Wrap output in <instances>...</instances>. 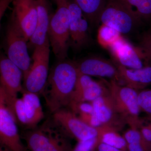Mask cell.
<instances>
[{"label": "cell", "instance_id": "28", "mask_svg": "<svg viewBox=\"0 0 151 151\" xmlns=\"http://www.w3.org/2000/svg\"><path fill=\"white\" fill-rule=\"evenodd\" d=\"M71 111L76 114L94 113V109L92 103L81 102L69 106Z\"/></svg>", "mask_w": 151, "mask_h": 151}, {"label": "cell", "instance_id": "3", "mask_svg": "<svg viewBox=\"0 0 151 151\" xmlns=\"http://www.w3.org/2000/svg\"><path fill=\"white\" fill-rule=\"evenodd\" d=\"M109 93L117 111L130 128L139 129L143 125L140 118L141 109L138 103V92L126 86H122L114 80L106 81Z\"/></svg>", "mask_w": 151, "mask_h": 151}, {"label": "cell", "instance_id": "13", "mask_svg": "<svg viewBox=\"0 0 151 151\" xmlns=\"http://www.w3.org/2000/svg\"><path fill=\"white\" fill-rule=\"evenodd\" d=\"M22 71L8 58L2 57L0 61V90L7 98L17 97L19 92L23 91L22 85Z\"/></svg>", "mask_w": 151, "mask_h": 151}, {"label": "cell", "instance_id": "19", "mask_svg": "<svg viewBox=\"0 0 151 151\" xmlns=\"http://www.w3.org/2000/svg\"><path fill=\"white\" fill-rule=\"evenodd\" d=\"M27 118V127L33 128L43 119L44 113L37 94L24 91L22 97Z\"/></svg>", "mask_w": 151, "mask_h": 151}, {"label": "cell", "instance_id": "12", "mask_svg": "<svg viewBox=\"0 0 151 151\" xmlns=\"http://www.w3.org/2000/svg\"><path fill=\"white\" fill-rule=\"evenodd\" d=\"M109 92L106 81H97L89 76L79 73L76 86L68 106L81 102L92 103Z\"/></svg>", "mask_w": 151, "mask_h": 151}, {"label": "cell", "instance_id": "33", "mask_svg": "<svg viewBox=\"0 0 151 151\" xmlns=\"http://www.w3.org/2000/svg\"><path fill=\"white\" fill-rule=\"evenodd\" d=\"M70 0H55L57 5L68 4Z\"/></svg>", "mask_w": 151, "mask_h": 151}, {"label": "cell", "instance_id": "24", "mask_svg": "<svg viewBox=\"0 0 151 151\" xmlns=\"http://www.w3.org/2000/svg\"><path fill=\"white\" fill-rule=\"evenodd\" d=\"M122 37L121 33L106 25L102 24L98 29L97 42L100 46L106 49L109 50Z\"/></svg>", "mask_w": 151, "mask_h": 151}, {"label": "cell", "instance_id": "10", "mask_svg": "<svg viewBox=\"0 0 151 151\" xmlns=\"http://www.w3.org/2000/svg\"><path fill=\"white\" fill-rule=\"evenodd\" d=\"M0 142L12 151H27L19 134L17 122L12 113L0 99Z\"/></svg>", "mask_w": 151, "mask_h": 151}, {"label": "cell", "instance_id": "8", "mask_svg": "<svg viewBox=\"0 0 151 151\" xmlns=\"http://www.w3.org/2000/svg\"><path fill=\"white\" fill-rule=\"evenodd\" d=\"M27 41L18 27L11 19L6 32L7 57L22 70L24 77L31 67Z\"/></svg>", "mask_w": 151, "mask_h": 151}, {"label": "cell", "instance_id": "15", "mask_svg": "<svg viewBox=\"0 0 151 151\" xmlns=\"http://www.w3.org/2000/svg\"><path fill=\"white\" fill-rule=\"evenodd\" d=\"M68 7L70 14V42L75 48L79 49L86 45L89 40V22L73 0L69 1Z\"/></svg>", "mask_w": 151, "mask_h": 151}, {"label": "cell", "instance_id": "32", "mask_svg": "<svg viewBox=\"0 0 151 151\" xmlns=\"http://www.w3.org/2000/svg\"><path fill=\"white\" fill-rule=\"evenodd\" d=\"M97 151H125L108 145L103 143H100L97 146Z\"/></svg>", "mask_w": 151, "mask_h": 151}, {"label": "cell", "instance_id": "26", "mask_svg": "<svg viewBox=\"0 0 151 151\" xmlns=\"http://www.w3.org/2000/svg\"><path fill=\"white\" fill-rule=\"evenodd\" d=\"M138 103L141 111L147 116H151V89H144L138 92Z\"/></svg>", "mask_w": 151, "mask_h": 151}, {"label": "cell", "instance_id": "37", "mask_svg": "<svg viewBox=\"0 0 151 151\" xmlns=\"http://www.w3.org/2000/svg\"></svg>", "mask_w": 151, "mask_h": 151}, {"label": "cell", "instance_id": "36", "mask_svg": "<svg viewBox=\"0 0 151 151\" xmlns=\"http://www.w3.org/2000/svg\"><path fill=\"white\" fill-rule=\"evenodd\" d=\"M27 151H29V150H28V149H27Z\"/></svg>", "mask_w": 151, "mask_h": 151}, {"label": "cell", "instance_id": "2", "mask_svg": "<svg viewBox=\"0 0 151 151\" xmlns=\"http://www.w3.org/2000/svg\"><path fill=\"white\" fill-rule=\"evenodd\" d=\"M67 137L53 122L26 132L23 136L30 151H72Z\"/></svg>", "mask_w": 151, "mask_h": 151}, {"label": "cell", "instance_id": "31", "mask_svg": "<svg viewBox=\"0 0 151 151\" xmlns=\"http://www.w3.org/2000/svg\"><path fill=\"white\" fill-rule=\"evenodd\" d=\"M14 0H0V19H1L4 14L11 3Z\"/></svg>", "mask_w": 151, "mask_h": 151}, {"label": "cell", "instance_id": "34", "mask_svg": "<svg viewBox=\"0 0 151 151\" xmlns=\"http://www.w3.org/2000/svg\"><path fill=\"white\" fill-rule=\"evenodd\" d=\"M0 151H12L9 149L7 148L6 147L1 145L0 147Z\"/></svg>", "mask_w": 151, "mask_h": 151}, {"label": "cell", "instance_id": "21", "mask_svg": "<svg viewBox=\"0 0 151 151\" xmlns=\"http://www.w3.org/2000/svg\"><path fill=\"white\" fill-rule=\"evenodd\" d=\"M98 139L103 143L114 147L127 151V144L123 137L117 130L105 126L99 127Z\"/></svg>", "mask_w": 151, "mask_h": 151}, {"label": "cell", "instance_id": "14", "mask_svg": "<svg viewBox=\"0 0 151 151\" xmlns=\"http://www.w3.org/2000/svg\"><path fill=\"white\" fill-rule=\"evenodd\" d=\"M94 113L102 124L121 131L127 124V122L117 111L109 92L98 97L92 102Z\"/></svg>", "mask_w": 151, "mask_h": 151}, {"label": "cell", "instance_id": "1", "mask_svg": "<svg viewBox=\"0 0 151 151\" xmlns=\"http://www.w3.org/2000/svg\"><path fill=\"white\" fill-rule=\"evenodd\" d=\"M79 74L76 62L70 60L60 61L53 68L42 92L51 113L69 105Z\"/></svg>", "mask_w": 151, "mask_h": 151}, {"label": "cell", "instance_id": "16", "mask_svg": "<svg viewBox=\"0 0 151 151\" xmlns=\"http://www.w3.org/2000/svg\"><path fill=\"white\" fill-rule=\"evenodd\" d=\"M108 50L116 61V64L133 69L144 66V61L137 47L132 45L123 37L117 41Z\"/></svg>", "mask_w": 151, "mask_h": 151}, {"label": "cell", "instance_id": "23", "mask_svg": "<svg viewBox=\"0 0 151 151\" xmlns=\"http://www.w3.org/2000/svg\"><path fill=\"white\" fill-rule=\"evenodd\" d=\"M141 21L151 17V0H119Z\"/></svg>", "mask_w": 151, "mask_h": 151}, {"label": "cell", "instance_id": "20", "mask_svg": "<svg viewBox=\"0 0 151 151\" xmlns=\"http://www.w3.org/2000/svg\"><path fill=\"white\" fill-rule=\"evenodd\" d=\"M81 9L84 16L92 26L100 23L101 14L108 0H73Z\"/></svg>", "mask_w": 151, "mask_h": 151}, {"label": "cell", "instance_id": "5", "mask_svg": "<svg viewBox=\"0 0 151 151\" xmlns=\"http://www.w3.org/2000/svg\"><path fill=\"white\" fill-rule=\"evenodd\" d=\"M49 38L42 45L36 47L32 55V65L24 77L23 91L38 94L43 91L48 78L50 54Z\"/></svg>", "mask_w": 151, "mask_h": 151}, {"label": "cell", "instance_id": "29", "mask_svg": "<svg viewBox=\"0 0 151 151\" xmlns=\"http://www.w3.org/2000/svg\"><path fill=\"white\" fill-rule=\"evenodd\" d=\"M78 118L87 125L93 128L101 127L102 124L95 113H80Z\"/></svg>", "mask_w": 151, "mask_h": 151}, {"label": "cell", "instance_id": "30", "mask_svg": "<svg viewBox=\"0 0 151 151\" xmlns=\"http://www.w3.org/2000/svg\"><path fill=\"white\" fill-rule=\"evenodd\" d=\"M139 130L145 140L151 145V123L147 125L143 124Z\"/></svg>", "mask_w": 151, "mask_h": 151}, {"label": "cell", "instance_id": "7", "mask_svg": "<svg viewBox=\"0 0 151 151\" xmlns=\"http://www.w3.org/2000/svg\"><path fill=\"white\" fill-rule=\"evenodd\" d=\"M53 113V123L67 137L74 138L78 142L98 137L99 127L88 126L71 110L61 108Z\"/></svg>", "mask_w": 151, "mask_h": 151}, {"label": "cell", "instance_id": "22", "mask_svg": "<svg viewBox=\"0 0 151 151\" xmlns=\"http://www.w3.org/2000/svg\"><path fill=\"white\" fill-rule=\"evenodd\" d=\"M123 136L127 142V151H151V145L145 140L139 129L130 128Z\"/></svg>", "mask_w": 151, "mask_h": 151}, {"label": "cell", "instance_id": "27", "mask_svg": "<svg viewBox=\"0 0 151 151\" xmlns=\"http://www.w3.org/2000/svg\"><path fill=\"white\" fill-rule=\"evenodd\" d=\"M100 143L98 137L78 142L72 151H97V146Z\"/></svg>", "mask_w": 151, "mask_h": 151}, {"label": "cell", "instance_id": "35", "mask_svg": "<svg viewBox=\"0 0 151 151\" xmlns=\"http://www.w3.org/2000/svg\"><path fill=\"white\" fill-rule=\"evenodd\" d=\"M146 119L150 122H151V116H147V117H146Z\"/></svg>", "mask_w": 151, "mask_h": 151}, {"label": "cell", "instance_id": "17", "mask_svg": "<svg viewBox=\"0 0 151 151\" xmlns=\"http://www.w3.org/2000/svg\"><path fill=\"white\" fill-rule=\"evenodd\" d=\"M37 11V20L35 30L29 39L31 45H42L49 38L48 32L51 16L49 4L46 0H35Z\"/></svg>", "mask_w": 151, "mask_h": 151}, {"label": "cell", "instance_id": "18", "mask_svg": "<svg viewBox=\"0 0 151 151\" xmlns=\"http://www.w3.org/2000/svg\"><path fill=\"white\" fill-rule=\"evenodd\" d=\"M122 81L126 86L139 91L151 84V66L133 69L116 64Z\"/></svg>", "mask_w": 151, "mask_h": 151}, {"label": "cell", "instance_id": "6", "mask_svg": "<svg viewBox=\"0 0 151 151\" xmlns=\"http://www.w3.org/2000/svg\"><path fill=\"white\" fill-rule=\"evenodd\" d=\"M141 21L119 0H108L100 17L102 24L113 28L122 34L132 32Z\"/></svg>", "mask_w": 151, "mask_h": 151}, {"label": "cell", "instance_id": "11", "mask_svg": "<svg viewBox=\"0 0 151 151\" xmlns=\"http://www.w3.org/2000/svg\"><path fill=\"white\" fill-rule=\"evenodd\" d=\"M76 63L80 74L122 82L116 63L103 58L90 57Z\"/></svg>", "mask_w": 151, "mask_h": 151}, {"label": "cell", "instance_id": "4", "mask_svg": "<svg viewBox=\"0 0 151 151\" xmlns=\"http://www.w3.org/2000/svg\"><path fill=\"white\" fill-rule=\"evenodd\" d=\"M68 4L57 5L56 12L50 18L49 27L50 45L53 53L60 61L67 57L70 42V14Z\"/></svg>", "mask_w": 151, "mask_h": 151}, {"label": "cell", "instance_id": "25", "mask_svg": "<svg viewBox=\"0 0 151 151\" xmlns=\"http://www.w3.org/2000/svg\"><path fill=\"white\" fill-rule=\"evenodd\" d=\"M136 47L144 62L151 61V29L142 35L139 45Z\"/></svg>", "mask_w": 151, "mask_h": 151}, {"label": "cell", "instance_id": "9", "mask_svg": "<svg viewBox=\"0 0 151 151\" xmlns=\"http://www.w3.org/2000/svg\"><path fill=\"white\" fill-rule=\"evenodd\" d=\"M11 20L29 40L35 30L37 20L35 0H14Z\"/></svg>", "mask_w": 151, "mask_h": 151}]
</instances>
